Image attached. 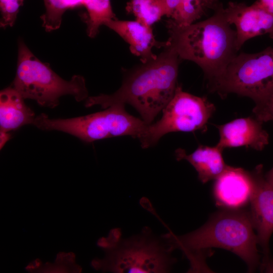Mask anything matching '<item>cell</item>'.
Instances as JSON below:
<instances>
[{
	"mask_svg": "<svg viewBox=\"0 0 273 273\" xmlns=\"http://www.w3.org/2000/svg\"><path fill=\"white\" fill-rule=\"evenodd\" d=\"M220 4L218 0H178L176 11L170 19L178 26H187L195 23L209 10L214 11Z\"/></svg>",
	"mask_w": 273,
	"mask_h": 273,
	"instance_id": "cell-16",
	"label": "cell"
},
{
	"mask_svg": "<svg viewBox=\"0 0 273 273\" xmlns=\"http://www.w3.org/2000/svg\"><path fill=\"white\" fill-rule=\"evenodd\" d=\"M262 124L256 118L248 117L215 125L220 136L216 145L223 150L245 146L261 151L269 142L268 134L263 129Z\"/></svg>",
	"mask_w": 273,
	"mask_h": 273,
	"instance_id": "cell-12",
	"label": "cell"
},
{
	"mask_svg": "<svg viewBox=\"0 0 273 273\" xmlns=\"http://www.w3.org/2000/svg\"><path fill=\"white\" fill-rule=\"evenodd\" d=\"M46 12L41 16L42 26L47 31L58 29L61 26L62 16L67 10L63 0H44Z\"/></svg>",
	"mask_w": 273,
	"mask_h": 273,
	"instance_id": "cell-19",
	"label": "cell"
},
{
	"mask_svg": "<svg viewBox=\"0 0 273 273\" xmlns=\"http://www.w3.org/2000/svg\"><path fill=\"white\" fill-rule=\"evenodd\" d=\"M252 172L228 165L215 179L213 195L221 209H239L250 202L254 188Z\"/></svg>",
	"mask_w": 273,
	"mask_h": 273,
	"instance_id": "cell-11",
	"label": "cell"
},
{
	"mask_svg": "<svg viewBox=\"0 0 273 273\" xmlns=\"http://www.w3.org/2000/svg\"><path fill=\"white\" fill-rule=\"evenodd\" d=\"M87 0H63L66 9L84 6Z\"/></svg>",
	"mask_w": 273,
	"mask_h": 273,
	"instance_id": "cell-22",
	"label": "cell"
},
{
	"mask_svg": "<svg viewBox=\"0 0 273 273\" xmlns=\"http://www.w3.org/2000/svg\"><path fill=\"white\" fill-rule=\"evenodd\" d=\"M66 253L65 252H59L56 257V261L58 263L65 262Z\"/></svg>",
	"mask_w": 273,
	"mask_h": 273,
	"instance_id": "cell-28",
	"label": "cell"
},
{
	"mask_svg": "<svg viewBox=\"0 0 273 273\" xmlns=\"http://www.w3.org/2000/svg\"><path fill=\"white\" fill-rule=\"evenodd\" d=\"M252 173L255 185L249 212L264 259L269 257V241L273 233V187L265 179L262 165L257 166Z\"/></svg>",
	"mask_w": 273,
	"mask_h": 273,
	"instance_id": "cell-9",
	"label": "cell"
},
{
	"mask_svg": "<svg viewBox=\"0 0 273 273\" xmlns=\"http://www.w3.org/2000/svg\"><path fill=\"white\" fill-rule=\"evenodd\" d=\"M223 149L217 145L214 147L200 145L193 152L187 154L181 148L175 150L178 161L185 160L189 162L198 173V177L203 184L215 179L227 166L222 156Z\"/></svg>",
	"mask_w": 273,
	"mask_h": 273,
	"instance_id": "cell-15",
	"label": "cell"
},
{
	"mask_svg": "<svg viewBox=\"0 0 273 273\" xmlns=\"http://www.w3.org/2000/svg\"><path fill=\"white\" fill-rule=\"evenodd\" d=\"M231 25L221 3L212 16L187 26H178L169 19L167 40L181 60L197 64L210 82L222 73L237 54L236 32Z\"/></svg>",
	"mask_w": 273,
	"mask_h": 273,
	"instance_id": "cell-3",
	"label": "cell"
},
{
	"mask_svg": "<svg viewBox=\"0 0 273 273\" xmlns=\"http://www.w3.org/2000/svg\"><path fill=\"white\" fill-rule=\"evenodd\" d=\"M42 264L41 261L39 258H36L29 263L25 269L26 271L32 272L41 267Z\"/></svg>",
	"mask_w": 273,
	"mask_h": 273,
	"instance_id": "cell-24",
	"label": "cell"
},
{
	"mask_svg": "<svg viewBox=\"0 0 273 273\" xmlns=\"http://www.w3.org/2000/svg\"><path fill=\"white\" fill-rule=\"evenodd\" d=\"M157 58L127 72L120 87L111 95L88 97L85 106L99 105L106 109L113 105L132 106L147 124L172 99L177 86L179 64L181 60L168 40Z\"/></svg>",
	"mask_w": 273,
	"mask_h": 273,
	"instance_id": "cell-2",
	"label": "cell"
},
{
	"mask_svg": "<svg viewBox=\"0 0 273 273\" xmlns=\"http://www.w3.org/2000/svg\"><path fill=\"white\" fill-rule=\"evenodd\" d=\"M11 86L24 99L34 100L50 108L57 106L63 96L71 95L77 102L88 97L82 76L75 75L69 81L63 79L49 64L36 58L21 39L18 42L16 74Z\"/></svg>",
	"mask_w": 273,
	"mask_h": 273,
	"instance_id": "cell-5",
	"label": "cell"
},
{
	"mask_svg": "<svg viewBox=\"0 0 273 273\" xmlns=\"http://www.w3.org/2000/svg\"><path fill=\"white\" fill-rule=\"evenodd\" d=\"M65 262L68 264H73L75 262V255L73 252L66 253Z\"/></svg>",
	"mask_w": 273,
	"mask_h": 273,
	"instance_id": "cell-26",
	"label": "cell"
},
{
	"mask_svg": "<svg viewBox=\"0 0 273 273\" xmlns=\"http://www.w3.org/2000/svg\"><path fill=\"white\" fill-rule=\"evenodd\" d=\"M24 99L12 86L0 93L1 148L10 139V131L27 124H33L35 116Z\"/></svg>",
	"mask_w": 273,
	"mask_h": 273,
	"instance_id": "cell-14",
	"label": "cell"
},
{
	"mask_svg": "<svg viewBox=\"0 0 273 273\" xmlns=\"http://www.w3.org/2000/svg\"><path fill=\"white\" fill-rule=\"evenodd\" d=\"M224 14L227 21L236 26L238 51L247 40L257 36L268 34L273 39V15L257 3L248 6L230 2Z\"/></svg>",
	"mask_w": 273,
	"mask_h": 273,
	"instance_id": "cell-10",
	"label": "cell"
},
{
	"mask_svg": "<svg viewBox=\"0 0 273 273\" xmlns=\"http://www.w3.org/2000/svg\"><path fill=\"white\" fill-rule=\"evenodd\" d=\"M125 9L135 16L136 20L149 26L166 16L163 0H130Z\"/></svg>",
	"mask_w": 273,
	"mask_h": 273,
	"instance_id": "cell-18",
	"label": "cell"
},
{
	"mask_svg": "<svg viewBox=\"0 0 273 273\" xmlns=\"http://www.w3.org/2000/svg\"><path fill=\"white\" fill-rule=\"evenodd\" d=\"M267 181L273 187V167L265 175Z\"/></svg>",
	"mask_w": 273,
	"mask_h": 273,
	"instance_id": "cell-27",
	"label": "cell"
},
{
	"mask_svg": "<svg viewBox=\"0 0 273 273\" xmlns=\"http://www.w3.org/2000/svg\"><path fill=\"white\" fill-rule=\"evenodd\" d=\"M124 106L113 105L102 111L68 119H51L41 113L35 117L33 125L42 130L63 131L87 143L124 135L139 138L148 124L127 113Z\"/></svg>",
	"mask_w": 273,
	"mask_h": 273,
	"instance_id": "cell-6",
	"label": "cell"
},
{
	"mask_svg": "<svg viewBox=\"0 0 273 273\" xmlns=\"http://www.w3.org/2000/svg\"><path fill=\"white\" fill-rule=\"evenodd\" d=\"M215 111L214 105L206 97L184 92L177 85L172 99L162 110L161 119L155 123L148 124L138 138L141 146L144 149L152 147L168 133L206 129Z\"/></svg>",
	"mask_w": 273,
	"mask_h": 273,
	"instance_id": "cell-8",
	"label": "cell"
},
{
	"mask_svg": "<svg viewBox=\"0 0 273 273\" xmlns=\"http://www.w3.org/2000/svg\"><path fill=\"white\" fill-rule=\"evenodd\" d=\"M255 2L273 15V0H257Z\"/></svg>",
	"mask_w": 273,
	"mask_h": 273,
	"instance_id": "cell-25",
	"label": "cell"
},
{
	"mask_svg": "<svg viewBox=\"0 0 273 273\" xmlns=\"http://www.w3.org/2000/svg\"><path fill=\"white\" fill-rule=\"evenodd\" d=\"M109 245L104 259H99V270L118 273H164L176 262L172 251L163 238L154 236L145 228L141 234L121 238L120 229H112L107 237Z\"/></svg>",
	"mask_w": 273,
	"mask_h": 273,
	"instance_id": "cell-4",
	"label": "cell"
},
{
	"mask_svg": "<svg viewBox=\"0 0 273 273\" xmlns=\"http://www.w3.org/2000/svg\"><path fill=\"white\" fill-rule=\"evenodd\" d=\"M254 230L249 211L222 209L194 231L181 236L169 232L162 237L172 251H183L190 261L192 271L201 270L211 248H220L239 256L252 272L260 264Z\"/></svg>",
	"mask_w": 273,
	"mask_h": 273,
	"instance_id": "cell-1",
	"label": "cell"
},
{
	"mask_svg": "<svg viewBox=\"0 0 273 273\" xmlns=\"http://www.w3.org/2000/svg\"><path fill=\"white\" fill-rule=\"evenodd\" d=\"M87 10L86 24L87 35L95 37L102 25L111 20L117 19L113 13L110 0H87L84 6Z\"/></svg>",
	"mask_w": 273,
	"mask_h": 273,
	"instance_id": "cell-17",
	"label": "cell"
},
{
	"mask_svg": "<svg viewBox=\"0 0 273 273\" xmlns=\"http://www.w3.org/2000/svg\"><path fill=\"white\" fill-rule=\"evenodd\" d=\"M261 270L266 272L273 273V259L269 257L265 259L262 260V262L260 264Z\"/></svg>",
	"mask_w": 273,
	"mask_h": 273,
	"instance_id": "cell-23",
	"label": "cell"
},
{
	"mask_svg": "<svg viewBox=\"0 0 273 273\" xmlns=\"http://www.w3.org/2000/svg\"><path fill=\"white\" fill-rule=\"evenodd\" d=\"M105 25L117 33L129 44L130 52L138 57L142 63L157 58V55L152 52L154 47L165 48L167 44V40L160 42L155 39L152 26L136 20H111L106 22Z\"/></svg>",
	"mask_w": 273,
	"mask_h": 273,
	"instance_id": "cell-13",
	"label": "cell"
},
{
	"mask_svg": "<svg viewBox=\"0 0 273 273\" xmlns=\"http://www.w3.org/2000/svg\"><path fill=\"white\" fill-rule=\"evenodd\" d=\"M24 0H0L1 18L0 26L6 28L14 25L20 7Z\"/></svg>",
	"mask_w": 273,
	"mask_h": 273,
	"instance_id": "cell-20",
	"label": "cell"
},
{
	"mask_svg": "<svg viewBox=\"0 0 273 273\" xmlns=\"http://www.w3.org/2000/svg\"><path fill=\"white\" fill-rule=\"evenodd\" d=\"M207 87L221 98L234 93L255 103L264 99L273 93V48L255 54H237Z\"/></svg>",
	"mask_w": 273,
	"mask_h": 273,
	"instance_id": "cell-7",
	"label": "cell"
},
{
	"mask_svg": "<svg viewBox=\"0 0 273 273\" xmlns=\"http://www.w3.org/2000/svg\"><path fill=\"white\" fill-rule=\"evenodd\" d=\"M255 118L262 123L273 121V93L255 103L253 109Z\"/></svg>",
	"mask_w": 273,
	"mask_h": 273,
	"instance_id": "cell-21",
	"label": "cell"
}]
</instances>
